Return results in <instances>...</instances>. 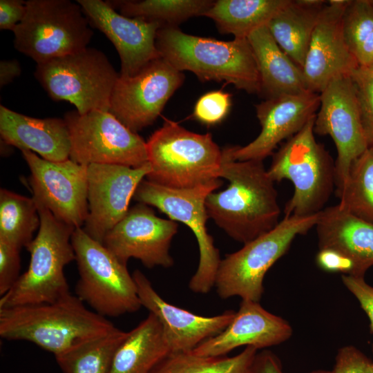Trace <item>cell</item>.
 Masks as SVG:
<instances>
[{"instance_id":"obj_28","label":"cell","mask_w":373,"mask_h":373,"mask_svg":"<svg viewBox=\"0 0 373 373\" xmlns=\"http://www.w3.org/2000/svg\"><path fill=\"white\" fill-rule=\"evenodd\" d=\"M289 0H218L204 15L219 31L236 39H247L256 29L267 26Z\"/></svg>"},{"instance_id":"obj_33","label":"cell","mask_w":373,"mask_h":373,"mask_svg":"<svg viewBox=\"0 0 373 373\" xmlns=\"http://www.w3.org/2000/svg\"><path fill=\"white\" fill-rule=\"evenodd\" d=\"M336 194L342 209L373 224V146L352 163L346 182Z\"/></svg>"},{"instance_id":"obj_27","label":"cell","mask_w":373,"mask_h":373,"mask_svg":"<svg viewBox=\"0 0 373 373\" xmlns=\"http://www.w3.org/2000/svg\"><path fill=\"white\" fill-rule=\"evenodd\" d=\"M327 2L289 0L267 25L279 47L301 68L314 30Z\"/></svg>"},{"instance_id":"obj_23","label":"cell","mask_w":373,"mask_h":373,"mask_svg":"<svg viewBox=\"0 0 373 373\" xmlns=\"http://www.w3.org/2000/svg\"><path fill=\"white\" fill-rule=\"evenodd\" d=\"M315 227L319 249L339 252L351 262V276L364 277L373 265V224L336 204L318 213Z\"/></svg>"},{"instance_id":"obj_1","label":"cell","mask_w":373,"mask_h":373,"mask_svg":"<svg viewBox=\"0 0 373 373\" xmlns=\"http://www.w3.org/2000/svg\"><path fill=\"white\" fill-rule=\"evenodd\" d=\"M233 146L222 149L220 178L226 189L212 192L205 206L209 218L243 245L270 231L279 223L280 208L274 182L262 160H236Z\"/></svg>"},{"instance_id":"obj_11","label":"cell","mask_w":373,"mask_h":373,"mask_svg":"<svg viewBox=\"0 0 373 373\" xmlns=\"http://www.w3.org/2000/svg\"><path fill=\"white\" fill-rule=\"evenodd\" d=\"M222 184L218 179L193 188L173 189L143 180L133 196L139 203L157 208L171 220L185 224L193 232L198 243L200 260L189 287L197 294H207L215 286L221 262L219 250L206 227L209 217L205 201Z\"/></svg>"},{"instance_id":"obj_38","label":"cell","mask_w":373,"mask_h":373,"mask_svg":"<svg viewBox=\"0 0 373 373\" xmlns=\"http://www.w3.org/2000/svg\"><path fill=\"white\" fill-rule=\"evenodd\" d=\"M334 373H373V361L353 345L340 348L336 356Z\"/></svg>"},{"instance_id":"obj_39","label":"cell","mask_w":373,"mask_h":373,"mask_svg":"<svg viewBox=\"0 0 373 373\" xmlns=\"http://www.w3.org/2000/svg\"><path fill=\"white\" fill-rule=\"evenodd\" d=\"M341 279L343 285L355 296L368 316L373 332V287L365 282L364 277L343 275Z\"/></svg>"},{"instance_id":"obj_25","label":"cell","mask_w":373,"mask_h":373,"mask_svg":"<svg viewBox=\"0 0 373 373\" xmlns=\"http://www.w3.org/2000/svg\"><path fill=\"white\" fill-rule=\"evenodd\" d=\"M247 39L259 73L258 95L265 100L308 91L302 68L279 47L267 26L256 29Z\"/></svg>"},{"instance_id":"obj_45","label":"cell","mask_w":373,"mask_h":373,"mask_svg":"<svg viewBox=\"0 0 373 373\" xmlns=\"http://www.w3.org/2000/svg\"><path fill=\"white\" fill-rule=\"evenodd\" d=\"M308 373H334L333 371L325 370H316L309 372Z\"/></svg>"},{"instance_id":"obj_16","label":"cell","mask_w":373,"mask_h":373,"mask_svg":"<svg viewBox=\"0 0 373 373\" xmlns=\"http://www.w3.org/2000/svg\"><path fill=\"white\" fill-rule=\"evenodd\" d=\"M151 171L149 162L139 167L88 165V213L84 228L86 233L103 244L108 231L128 211L130 201L137 188Z\"/></svg>"},{"instance_id":"obj_19","label":"cell","mask_w":373,"mask_h":373,"mask_svg":"<svg viewBox=\"0 0 373 373\" xmlns=\"http://www.w3.org/2000/svg\"><path fill=\"white\" fill-rule=\"evenodd\" d=\"M90 25L103 32L116 48L121 61L119 75L137 74L160 57L156 37L162 25L156 21L126 17L108 1L77 0Z\"/></svg>"},{"instance_id":"obj_24","label":"cell","mask_w":373,"mask_h":373,"mask_svg":"<svg viewBox=\"0 0 373 373\" xmlns=\"http://www.w3.org/2000/svg\"><path fill=\"white\" fill-rule=\"evenodd\" d=\"M0 135L6 144L37 153L46 160L70 158V133L64 118L32 117L1 105Z\"/></svg>"},{"instance_id":"obj_5","label":"cell","mask_w":373,"mask_h":373,"mask_svg":"<svg viewBox=\"0 0 373 373\" xmlns=\"http://www.w3.org/2000/svg\"><path fill=\"white\" fill-rule=\"evenodd\" d=\"M40 226L26 247L30 254L28 269L0 298V309L56 301L70 294L65 267L75 260L71 237L76 229L36 202Z\"/></svg>"},{"instance_id":"obj_9","label":"cell","mask_w":373,"mask_h":373,"mask_svg":"<svg viewBox=\"0 0 373 373\" xmlns=\"http://www.w3.org/2000/svg\"><path fill=\"white\" fill-rule=\"evenodd\" d=\"M318 213L310 216H285L270 231L246 243L221 260L215 286L220 298L239 296L259 302L264 293L263 280L270 267L289 249L294 238L316 226Z\"/></svg>"},{"instance_id":"obj_44","label":"cell","mask_w":373,"mask_h":373,"mask_svg":"<svg viewBox=\"0 0 373 373\" xmlns=\"http://www.w3.org/2000/svg\"><path fill=\"white\" fill-rule=\"evenodd\" d=\"M359 68L369 77L373 78V62L366 67H363V68L359 67Z\"/></svg>"},{"instance_id":"obj_43","label":"cell","mask_w":373,"mask_h":373,"mask_svg":"<svg viewBox=\"0 0 373 373\" xmlns=\"http://www.w3.org/2000/svg\"><path fill=\"white\" fill-rule=\"evenodd\" d=\"M21 73L20 63L17 59L1 60L0 61V87L12 82Z\"/></svg>"},{"instance_id":"obj_30","label":"cell","mask_w":373,"mask_h":373,"mask_svg":"<svg viewBox=\"0 0 373 373\" xmlns=\"http://www.w3.org/2000/svg\"><path fill=\"white\" fill-rule=\"evenodd\" d=\"M257 355L258 350L250 346L231 357L171 354L151 373H255Z\"/></svg>"},{"instance_id":"obj_17","label":"cell","mask_w":373,"mask_h":373,"mask_svg":"<svg viewBox=\"0 0 373 373\" xmlns=\"http://www.w3.org/2000/svg\"><path fill=\"white\" fill-rule=\"evenodd\" d=\"M178 231L172 220L157 217L149 205L138 203L106 234L103 245L122 263L135 258L148 268L170 267L169 249Z\"/></svg>"},{"instance_id":"obj_42","label":"cell","mask_w":373,"mask_h":373,"mask_svg":"<svg viewBox=\"0 0 373 373\" xmlns=\"http://www.w3.org/2000/svg\"><path fill=\"white\" fill-rule=\"evenodd\" d=\"M255 373H285L278 357L269 350L258 353Z\"/></svg>"},{"instance_id":"obj_32","label":"cell","mask_w":373,"mask_h":373,"mask_svg":"<svg viewBox=\"0 0 373 373\" xmlns=\"http://www.w3.org/2000/svg\"><path fill=\"white\" fill-rule=\"evenodd\" d=\"M210 0L114 1L111 4L128 17L156 21L162 27L176 25L195 16L204 15L213 5Z\"/></svg>"},{"instance_id":"obj_37","label":"cell","mask_w":373,"mask_h":373,"mask_svg":"<svg viewBox=\"0 0 373 373\" xmlns=\"http://www.w3.org/2000/svg\"><path fill=\"white\" fill-rule=\"evenodd\" d=\"M19 248L0 240V295L8 291L19 279L21 259Z\"/></svg>"},{"instance_id":"obj_22","label":"cell","mask_w":373,"mask_h":373,"mask_svg":"<svg viewBox=\"0 0 373 373\" xmlns=\"http://www.w3.org/2000/svg\"><path fill=\"white\" fill-rule=\"evenodd\" d=\"M292 333L286 320L269 312L259 302L242 300L231 323L191 352L202 356H222L243 345L262 349L286 341Z\"/></svg>"},{"instance_id":"obj_35","label":"cell","mask_w":373,"mask_h":373,"mask_svg":"<svg viewBox=\"0 0 373 373\" xmlns=\"http://www.w3.org/2000/svg\"><path fill=\"white\" fill-rule=\"evenodd\" d=\"M231 107V95L222 90H213L201 96L194 106L193 117L206 125L222 121Z\"/></svg>"},{"instance_id":"obj_18","label":"cell","mask_w":373,"mask_h":373,"mask_svg":"<svg viewBox=\"0 0 373 373\" xmlns=\"http://www.w3.org/2000/svg\"><path fill=\"white\" fill-rule=\"evenodd\" d=\"M349 0H330L314 30L302 68L306 88L320 93L334 78L352 75L358 64L343 30V15Z\"/></svg>"},{"instance_id":"obj_13","label":"cell","mask_w":373,"mask_h":373,"mask_svg":"<svg viewBox=\"0 0 373 373\" xmlns=\"http://www.w3.org/2000/svg\"><path fill=\"white\" fill-rule=\"evenodd\" d=\"M319 111L314 131L329 135L337 151L336 191L344 186L352 163L369 146L362 126L360 107L352 75L333 79L319 93Z\"/></svg>"},{"instance_id":"obj_29","label":"cell","mask_w":373,"mask_h":373,"mask_svg":"<svg viewBox=\"0 0 373 373\" xmlns=\"http://www.w3.org/2000/svg\"><path fill=\"white\" fill-rule=\"evenodd\" d=\"M40 217L33 198L0 190V240L26 247L39 230Z\"/></svg>"},{"instance_id":"obj_2","label":"cell","mask_w":373,"mask_h":373,"mask_svg":"<svg viewBox=\"0 0 373 373\" xmlns=\"http://www.w3.org/2000/svg\"><path fill=\"white\" fill-rule=\"evenodd\" d=\"M69 294L51 303L0 309V336L35 343L55 356L115 329Z\"/></svg>"},{"instance_id":"obj_6","label":"cell","mask_w":373,"mask_h":373,"mask_svg":"<svg viewBox=\"0 0 373 373\" xmlns=\"http://www.w3.org/2000/svg\"><path fill=\"white\" fill-rule=\"evenodd\" d=\"M146 144L151 166L149 181L189 189L220 178L222 150L210 133H195L165 119Z\"/></svg>"},{"instance_id":"obj_26","label":"cell","mask_w":373,"mask_h":373,"mask_svg":"<svg viewBox=\"0 0 373 373\" xmlns=\"http://www.w3.org/2000/svg\"><path fill=\"white\" fill-rule=\"evenodd\" d=\"M170 354L162 325L149 313L128 332L115 352L110 373H151Z\"/></svg>"},{"instance_id":"obj_34","label":"cell","mask_w":373,"mask_h":373,"mask_svg":"<svg viewBox=\"0 0 373 373\" xmlns=\"http://www.w3.org/2000/svg\"><path fill=\"white\" fill-rule=\"evenodd\" d=\"M346 44L359 67L373 62V1L349 0L343 15Z\"/></svg>"},{"instance_id":"obj_3","label":"cell","mask_w":373,"mask_h":373,"mask_svg":"<svg viewBox=\"0 0 373 373\" xmlns=\"http://www.w3.org/2000/svg\"><path fill=\"white\" fill-rule=\"evenodd\" d=\"M156 47L160 56L180 72H192L202 82H225L249 93H260L258 67L247 39L220 41L162 27Z\"/></svg>"},{"instance_id":"obj_31","label":"cell","mask_w":373,"mask_h":373,"mask_svg":"<svg viewBox=\"0 0 373 373\" xmlns=\"http://www.w3.org/2000/svg\"><path fill=\"white\" fill-rule=\"evenodd\" d=\"M128 332L115 328L55 356L64 373H110L113 357Z\"/></svg>"},{"instance_id":"obj_10","label":"cell","mask_w":373,"mask_h":373,"mask_svg":"<svg viewBox=\"0 0 373 373\" xmlns=\"http://www.w3.org/2000/svg\"><path fill=\"white\" fill-rule=\"evenodd\" d=\"M34 75L53 100L70 102L81 115L108 111L119 76L103 52L88 47L37 64Z\"/></svg>"},{"instance_id":"obj_20","label":"cell","mask_w":373,"mask_h":373,"mask_svg":"<svg viewBox=\"0 0 373 373\" xmlns=\"http://www.w3.org/2000/svg\"><path fill=\"white\" fill-rule=\"evenodd\" d=\"M319 106L320 94L310 91L265 99L257 104L256 116L261 131L247 145L233 146V158L263 161L273 155L283 140L298 133L316 115Z\"/></svg>"},{"instance_id":"obj_7","label":"cell","mask_w":373,"mask_h":373,"mask_svg":"<svg viewBox=\"0 0 373 373\" xmlns=\"http://www.w3.org/2000/svg\"><path fill=\"white\" fill-rule=\"evenodd\" d=\"M71 242L79 276L75 293L84 303L105 318L140 309L137 287L126 264L81 227L74 230Z\"/></svg>"},{"instance_id":"obj_40","label":"cell","mask_w":373,"mask_h":373,"mask_svg":"<svg viewBox=\"0 0 373 373\" xmlns=\"http://www.w3.org/2000/svg\"><path fill=\"white\" fill-rule=\"evenodd\" d=\"M26 1H0V29L13 31L26 13Z\"/></svg>"},{"instance_id":"obj_8","label":"cell","mask_w":373,"mask_h":373,"mask_svg":"<svg viewBox=\"0 0 373 373\" xmlns=\"http://www.w3.org/2000/svg\"><path fill=\"white\" fill-rule=\"evenodd\" d=\"M12 31L15 48L40 64L88 47L93 32L81 6L70 0H28Z\"/></svg>"},{"instance_id":"obj_4","label":"cell","mask_w":373,"mask_h":373,"mask_svg":"<svg viewBox=\"0 0 373 373\" xmlns=\"http://www.w3.org/2000/svg\"><path fill=\"white\" fill-rule=\"evenodd\" d=\"M316 115L273 153L267 169L275 182L285 179L294 186L284 208L285 216H310L325 208L336 186L335 161L314 136Z\"/></svg>"},{"instance_id":"obj_12","label":"cell","mask_w":373,"mask_h":373,"mask_svg":"<svg viewBox=\"0 0 373 373\" xmlns=\"http://www.w3.org/2000/svg\"><path fill=\"white\" fill-rule=\"evenodd\" d=\"M70 138V159L91 164L139 167L148 162L146 144L108 111L81 115L76 110L64 115Z\"/></svg>"},{"instance_id":"obj_14","label":"cell","mask_w":373,"mask_h":373,"mask_svg":"<svg viewBox=\"0 0 373 373\" xmlns=\"http://www.w3.org/2000/svg\"><path fill=\"white\" fill-rule=\"evenodd\" d=\"M184 79L182 72L160 57L135 75L119 76L108 111L137 133L156 120Z\"/></svg>"},{"instance_id":"obj_15","label":"cell","mask_w":373,"mask_h":373,"mask_svg":"<svg viewBox=\"0 0 373 373\" xmlns=\"http://www.w3.org/2000/svg\"><path fill=\"white\" fill-rule=\"evenodd\" d=\"M30 176L35 201L46 207L60 221L79 228L88 213V166L68 158L52 162L22 150Z\"/></svg>"},{"instance_id":"obj_41","label":"cell","mask_w":373,"mask_h":373,"mask_svg":"<svg viewBox=\"0 0 373 373\" xmlns=\"http://www.w3.org/2000/svg\"><path fill=\"white\" fill-rule=\"evenodd\" d=\"M316 261L318 266L326 271L341 272L343 275L351 276L352 265L351 262L339 252L330 249H319Z\"/></svg>"},{"instance_id":"obj_36","label":"cell","mask_w":373,"mask_h":373,"mask_svg":"<svg viewBox=\"0 0 373 373\" xmlns=\"http://www.w3.org/2000/svg\"><path fill=\"white\" fill-rule=\"evenodd\" d=\"M352 77L356 88L364 133L369 146H373V78L360 68Z\"/></svg>"},{"instance_id":"obj_21","label":"cell","mask_w":373,"mask_h":373,"mask_svg":"<svg viewBox=\"0 0 373 373\" xmlns=\"http://www.w3.org/2000/svg\"><path fill=\"white\" fill-rule=\"evenodd\" d=\"M142 305L161 323L171 354L191 352L204 341L222 332L236 312L228 310L214 316H202L165 301L140 270L132 274Z\"/></svg>"}]
</instances>
